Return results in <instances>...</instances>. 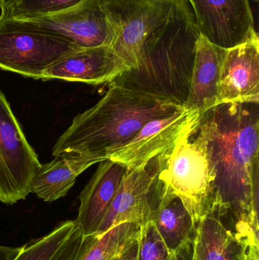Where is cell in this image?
Here are the masks:
<instances>
[{
  "label": "cell",
  "instance_id": "11",
  "mask_svg": "<svg viewBox=\"0 0 259 260\" xmlns=\"http://www.w3.org/2000/svg\"><path fill=\"white\" fill-rule=\"evenodd\" d=\"M156 173L147 168L126 170L117 193L103 218L95 236H101L109 229L123 223L145 225L152 221L160 200L152 195Z\"/></svg>",
  "mask_w": 259,
  "mask_h": 260
},
{
  "label": "cell",
  "instance_id": "13",
  "mask_svg": "<svg viewBox=\"0 0 259 260\" xmlns=\"http://www.w3.org/2000/svg\"><path fill=\"white\" fill-rule=\"evenodd\" d=\"M126 171V167L118 162L109 159L100 162L79 197L80 206L75 222L84 237L97 232Z\"/></svg>",
  "mask_w": 259,
  "mask_h": 260
},
{
  "label": "cell",
  "instance_id": "9",
  "mask_svg": "<svg viewBox=\"0 0 259 260\" xmlns=\"http://www.w3.org/2000/svg\"><path fill=\"white\" fill-rule=\"evenodd\" d=\"M201 35L229 49L255 30L249 0H188Z\"/></svg>",
  "mask_w": 259,
  "mask_h": 260
},
{
  "label": "cell",
  "instance_id": "17",
  "mask_svg": "<svg viewBox=\"0 0 259 260\" xmlns=\"http://www.w3.org/2000/svg\"><path fill=\"white\" fill-rule=\"evenodd\" d=\"M152 221L171 253L194 240L196 227L193 218L175 196H161Z\"/></svg>",
  "mask_w": 259,
  "mask_h": 260
},
{
  "label": "cell",
  "instance_id": "19",
  "mask_svg": "<svg viewBox=\"0 0 259 260\" xmlns=\"http://www.w3.org/2000/svg\"><path fill=\"white\" fill-rule=\"evenodd\" d=\"M76 227L75 220L63 221L48 235L24 245L15 260H50Z\"/></svg>",
  "mask_w": 259,
  "mask_h": 260
},
{
  "label": "cell",
  "instance_id": "4",
  "mask_svg": "<svg viewBox=\"0 0 259 260\" xmlns=\"http://www.w3.org/2000/svg\"><path fill=\"white\" fill-rule=\"evenodd\" d=\"M113 35L110 47L129 72L139 70L146 41L161 30L182 0H100Z\"/></svg>",
  "mask_w": 259,
  "mask_h": 260
},
{
  "label": "cell",
  "instance_id": "22",
  "mask_svg": "<svg viewBox=\"0 0 259 260\" xmlns=\"http://www.w3.org/2000/svg\"><path fill=\"white\" fill-rule=\"evenodd\" d=\"M94 237H84L76 224V229L50 260H79L92 242Z\"/></svg>",
  "mask_w": 259,
  "mask_h": 260
},
{
  "label": "cell",
  "instance_id": "7",
  "mask_svg": "<svg viewBox=\"0 0 259 260\" xmlns=\"http://www.w3.org/2000/svg\"><path fill=\"white\" fill-rule=\"evenodd\" d=\"M203 116L195 111L181 109L166 117L147 122L132 139L107 155L126 170L147 168L154 159L171 149L188 132L198 129Z\"/></svg>",
  "mask_w": 259,
  "mask_h": 260
},
{
  "label": "cell",
  "instance_id": "25",
  "mask_svg": "<svg viewBox=\"0 0 259 260\" xmlns=\"http://www.w3.org/2000/svg\"><path fill=\"white\" fill-rule=\"evenodd\" d=\"M138 240L135 241L118 260H137L138 252Z\"/></svg>",
  "mask_w": 259,
  "mask_h": 260
},
{
  "label": "cell",
  "instance_id": "14",
  "mask_svg": "<svg viewBox=\"0 0 259 260\" xmlns=\"http://www.w3.org/2000/svg\"><path fill=\"white\" fill-rule=\"evenodd\" d=\"M227 49L200 35L196 44L190 89L182 107L202 116L217 106L220 69Z\"/></svg>",
  "mask_w": 259,
  "mask_h": 260
},
{
  "label": "cell",
  "instance_id": "15",
  "mask_svg": "<svg viewBox=\"0 0 259 260\" xmlns=\"http://www.w3.org/2000/svg\"><path fill=\"white\" fill-rule=\"evenodd\" d=\"M247 247L226 215L217 209L196 225L193 260H246Z\"/></svg>",
  "mask_w": 259,
  "mask_h": 260
},
{
  "label": "cell",
  "instance_id": "26",
  "mask_svg": "<svg viewBox=\"0 0 259 260\" xmlns=\"http://www.w3.org/2000/svg\"><path fill=\"white\" fill-rule=\"evenodd\" d=\"M18 0H0V9H1V18H7L10 13L11 9Z\"/></svg>",
  "mask_w": 259,
  "mask_h": 260
},
{
  "label": "cell",
  "instance_id": "3",
  "mask_svg": "<svg viewBox=\"0 0 259 260\" xmlns=\"http://www.w3.org/2000/svg\"><path fill=\"white\" fill-rule=\"evenodd\" d=\"M155 192L178 197L196 224L212 209L215 176L202 130H191L157 157Z\"/></svg>",
  "mask_w": 259,
  "mask_h": 260
},
{
  "label": "cell",
  "instance_id": "24",
  "mask_svg": "<svg viewBox=\"0 0 259 260\" xmlns=\"http://www.w3.org/2000/svg\"><path fill=\"white\" fill-rule=\"evenodd\" d=\"M24 246L19 247L0 245V260H15L22 251Z\"/></svg>",
  "mask_w": 259,
  "mask_h": 260
},
{
  "label": "cell",
  "instance_id": "16",
  "mask_svg": "<svg viewBox=\"0 0 259 260\" xmlns=\"http://www.w3.org/2000/svg\"><path fill=\"white\" fill-rule=\"evenodd\" d=\"M103 159L91 156L63 153L50 163L40 167L33 177L30 192L47 203H52L67 195L76 179L92 165Z\"/></svg>",
  "mask_w": 259,
  "mask_h": 260
},
{
  "label": "cell",
  "instance_id": "12",
  "mask_svg": "<svg viewBox=\"0 0 259 260\" xmlns=\"http://www.w3.org/2000/svg\"><path fill=\"white\" fill-rule=\"evenodd\" d=\"M127 72L126 64L110 47H82L48 67L43 79L98 85L113 83Z\"/></svg>",
  "mask_w": 259,
  "mask_h": 260
},
{
  "label": "cell",
  "instance_id": "27",
  "mask_svg": "<svg viewBox=\"0 0 259 260\" xmlns=\"http://www.w3.org/2000/svg\"><path fill=\"white\" fill-rule=\"evenodd\" d=\"M246 260H259V247L249 246L246 251Z\"/></svg>",
  "mask_w": 259,
  "mask_h": 260
},
{
  "label": "cell",
  "instance_id": "20",
  "mask_svg": "<svg viewBox=\"0 0 259 260\" xmlns=\"http://www.w3.org/2000/svg\"><path fill=\"white\" fill-rule=\"evenodd\" d=\"M82 0H18L7 18L30 20L66 10ZM1 18V17H0Z\"/></svg>",
  "mask_w": 259,
  "mask_h": 260
},
{
  "label": "cell",
  "instance_id": "21",
  "mask_svg": "<svg viewBox=\"0 0 259 260\" xmlns=\"http://www.w3.org/2000/svg\"><path fill=\"white\" fill-rule=\"evenodd\" d=\"M173 254L152 221L141 226L137 260H170Z\"/></svg>",
  "mask_w": 259,
  "mask_h": 260
},
{
  "label": "cell",
  "instance_id": "28",
  "mask_svg": "<svg viewBox=\"0 0 259 260\" xmlns=\"http://www.w3.org/2000/svg\"><path fill=\"white\" fill-rule=\"evenodd\" d=\"M117 260H118V259H117Z\"/></svg>",
  "mask_w": 259,
  "mask_h": 260
},
{
  "label": "cell",
  "instance_id": "10",
  "mask_svg": "<svg viewBox=\"0 0 259 260\" xmlns=\"http://www.w3.org/2000/svg\"><path fill=\"white\" fill-rule=\"evenodd\" d=\"M258 102L259 38L254 30L244 42L227 49L220 69L217 106Z\"/></svg>",
  "mask_w": 259,
  "mask_h": 260
},
{
  "label": "cell",
  "instance_id": "18",
  "mask_svg": "<svg viewBox=\"0 0 259 260\" xmlns=\"http://www.w3.org/2000/svg\"><path fill=\"white\" fill-rule=\"evenodd\" d=\"M141 226L126 222L109 229L101 236H95L79 260H117L138 241Z\"/></svg>",
  "mask_w": 259,
  "mask_h": 260
},
{
  "label": "cell",
  "instance_id": "2",
  "mask_svg": "<svg viewBox=\"0 0 259 260\" xmlns=\"http://www.w3.org/2000/svg\"><path fill=\"white\" fill-rule=\"evenodd\" d=\"M182 108V103L161 93L113 82L94 106L74 117L52 154L56 157L73 153L106 160L109 153L129 142L147 122Z\"/></svg>",
  "mask_w": 259,
  "mask_h": 260
},
{
  "label": "cell",
  "instance_id": "8",
  "mask_svg": "<svg viewBox=\"0 0 259 260\" xmlns=\"http://www.w3.org/2000/svg\"><path fill=\"white\" fill-rule=\"evenodd\" d=\"M15 21L26 27L64 38L83 48L110 47L112 44V31L100 0H82L76 6L57 13Z\"/></svg>",
  "mask_w": 259,
  "mask_h": 260
},
{
  "label": "cell",
  "instance_id": "1",
  "mask_svg": "<svg viewBox=\"0 0 259 260\" xmlns=\"http://www.w3.org/2000/svg\"><path fill=\"white\" fill-rule=\"evenodd\" d=\"M257 106L218 105L202 117L199 128L206 136L215 176L211 209L228 216L248 247H259Z\"/></svg>",
  "mask_w": 259,
  "mask_h": 260
},
{
  "label": "cell",
  "instance_id": "5",
  "mask_svg": "<svg viewBox=\"0 0 259 260\" xmlns=\"http://www.w3.org/2000/svg\"><path fill=\"white\" fill-rule=\"evenodd\" d=\"M82 47L48 32L0 18V68L43 79L48 67Z\"/></svg>",
  "mask_w": 259,
  "mask_h": 260
},
{
  "label": "cell",
  "instance_id": "23",
  "mask_svg": "<svg viewBox=\"0 0 259 260\" xmlns=\"http://www.w3.org/2000/svg\"><path fill=\"white\" fill-rule=\"evenodd\" d=\"M193 241H187L173 253L170 260H193Z\"/></svg>",
  "mask_w": 259,
  "mask_h": 260
},
{
  "label": "cell",
  "instance_id": "6",
  "mask_svg": "<svg viewBox=\"0 0 259 260\" xmlns=\"http://www.w3.org/2000/svg\"><path fill=\"white\" fill-rule=\"evenodd\" d=\"M41 164L0 88V201L25 200Z\"/></svg>",
  "mask_w": 259,
  "mask_h": 260
}]
</instances>
